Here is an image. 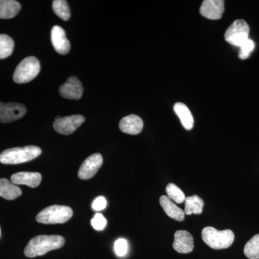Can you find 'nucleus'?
<instances>
[{"instance_id":"obj_4","label":"nucleus","mask_w":259,"mask_h":259,"mask_svg":"<svg viewBox=\"0 0 259 259\" xmlns=\"http://www.w3.org/2000/svg\"><path fill=\"white\" fill-rule=\"evenodd\" d=\"M73 215L71 207L64 205H51L37 214V222L42 224H63Z\"/></svg>"},{"instance_id":"obj_20","label":"nucleus","mask_w":259,"mask_h":259,"mask_svg":"<svg viewBox=\"0 0 259 259\" xmlns=\"http://www.w3.org/2000/svg\"><path fill=\"white\" fill-rule=\"evenodd\" d=\"M204 202L197 195L186 197L185 213L187 215L192 214H199L202 212Z\"/></svg>"},{"instance_id":"obj_22","label":"nucleus","mask_w":259,"mask_h":259,"mask_svg":"<svg viewBox=\"0 0 259 259\" xmlns=\"http://www.w3.org/2000/svg\"><path fill=\"white\" fill-rule=\"evenodd\" d=\"M53 10L54 13L62 20L67 21L71 17L69 6L68 3L65 0H55L53 2Z\"/></svg>"},{"instance_id":"obj_12","label":"nucleus","mask_w":259,"mask_h":259,"mask_svg":"<svg viewBox=\"0 0 259 259\" xmlns=\"http://www.w3.org/2000/svg\"><path fill=\"white\" fill-rule=\"evenodd\" d=\"M27 109L25 105L16 102H9L5 104L3 115L0 122L2 123H8L22 118L26 113Z\"/></svg>"},{"instance_id":"obj_15","label":"nucleus","mask_w":259,"mask_h":259,"mask_svg":"<svg viewBox=\"0 0 259 259\" xmlns=\"http://www.w3.org/2000/svg\"><path fill=\"white\" fill-rule=\"evenodd\" d=\"M119 127L122 132L129 135H138L142 131L144 122L136 115H130L120 120Z\"/></svg>"},{"instance_id":"obj_19","label":"nucleus","mask_w":259,"mask_h":259,"mask_svg":"<svg viewBox=\"0 0 259 259\" xmlns=\"http://www.w3.org/2000/svg\"><path fill=\"white\" fill-rule=\"evenodd\" d=\"M21 10V5L15 0H0V18H15Z\"/></svg>"},{"instance_id":"obj_9","label":"nucleus","mask_w":259,"mask_h":259,"mask_svg":"<svg viewBox=\"0 0 259 259\" xmlns=\"http://www.w3.org/2000/svg\"><path fill=\"white\" fill-rule=\"evenodd\" d=\"M82 83L76 76H71L59 88V93L64 98L69 100H79L82 97Z\"/></svg>"},{"instance_id":"obj_29","label":"nucleus","mask_w":259,"mask_h":259,"mask_svg":"<svg viewBox=\"0 0 259 259\" xmlns=\"http://www.w3.org/2000/svg\"><path fill=\"white\" fill-rule=\"evenodd\" d=\"M5 104L4 102H0V119H1L2 115H3V110H4Z\"/></svg>"},{"instance_id":"obj_1","label":"nucleus","mask_w":259,"mask_h":259,"mask_svg":"<svg viewBox=\"0 0 259 259\" xmlns=\"http://www.w3.org/2000/svg\"><path fill=\"white\" fill-rule=\"evenodd\" d=\"M64 237L59 235H42L32 238L25 247L24 253L28 258L45 255L51 250L59 249L64 246Z\"/></svg>"},{"instance_id":"obj_23","label":"nucleus","mask_w":259,"mask_h":259,"mask_svg":"<svg viewBox=\"0 0 259 259\" xmlns=\"http://www.w3.org/2000/svg\"><path fill=\"white\" fill-rule=\"evenodd\" d=\"M245 256L249 259H259V234L247 242L244 247Z\"/></svg>"},{"instance_id":"obj_14","label":"nucleus","mask_w":259,"mask_h":259,"mask_svg":"<svg viewBox=\"0 0 259 259\" xmlns=\"http://www.w3.org/2000/svg\"><path fill=\"white\" fill-rule=\"evenodd\" d=\"M42 176L37 172H19L12 175L11 182L16 185H27L35 188L40 185Z\"/></svg>"},{"instance_id":"obj_3","label":"nucleus","mask_w":259,"mask_h":259,"mask_svg":"<svg viewBox=\"0 0 259 259\" xmlns=\"http://www.w3.org/2000/svg\"><path fill=\"white\" fill-rule=\"evenodd\" d=\"M202 240L209 247L215 250L229 248L233 241L235 236L231 230L218 231L213 227H206L202 231Z\"/></svg>"},{"instance_id":"obj_5","label":"nucleus","mask_w":259,"mask_h":259,"mask_svg":"<svg viewBox=\"0 0 259 259\" xmlns=\"http://www.w3.org/2000/svg\"><path fill=\"white\" fill-rule=\"evenodd\" d=\"M40 71V64L38 59L34 56H29L17 66L13 75V80L17 83H28L35 79Z\"/></svg>"},{"instance_id":"obj_18","label":"nucleus","mask_w":259,"mask_h":259,"mask_svg":"<svg viewBox=\"0 0 259 259\" xmlns=\"http://www.w3.org/2000/svg\"><path fill=\"white\" fill-rule=\"evenodd\" d=\"M174 110L180 119L183 127L187 131L192 130L194 126V117L187 105L177 102L174 106Z\"/></svg>"},{"instance_id":"obj_8","label":"nucleus","mask_w":259,"mask_h":259,"mask_svg":"<svg viewBox=\"0 0 259 259\" xmlns=\"http://www.w3.org/2000/svg\"><path fill=\"white\" fill-rule=\"evenodd\" d=\"M103 163V158L100 153H94L84 160L80 166L78 177L83 180L93 178L97 173Z\"/></svg>"},{"instance_id":"obj_30","label":"nucleus","mask_w":259,"mask_h":259,"mask_svg":"<svg viewBox=\"0 0 259 259\" xmlns=\"http://www.w3.org/2000/svg\"><path fill=\"white\" fill-rule=\"evenodd\" d=\"M0 236H1V228H0Z\"/></svg>"},{"instance_id":"obj_7","label":"nucleus","mask_w":259,"mask_h":259,"mask_svg":"<svg viewBox=\"0 0 259 259\" xmlns=\"http://www.w3.org/2000/svg\"><path fill=\"white\" fill-rule=\"evenodd\" d=\"M84 122L85 117L83 116L74 115L55 120L53 125L58 134L69 136L72 134Z\"/></svg>"},{"instance_id":"obj_17","label":"nucleus","mask_w":259,"mask_h":259,"mask_svg":"<svg viewBox=\"0 0 259 259\" xmlns=\"http://www.w3.org/2000/svg\"><path fill=\"white\" fill-rule=\"evenodd\" d=\"M22 195V191L18 185L7 179H0V197L8 200H13Z\"/></svg>"},{"instance_id":"obj_26","label":"nucleus","mask_w":259,"mask_h":259,"mask_svg":"<svg viewBox=\"0 0 259 259\" xmlns=\"http://www.w3.org/2000/svg\"><path fill=\"white\" fill-rule=\"evenodd\" d=\"M114 250L115 254L119 257H123L127 254L128 250V244L127 241L124 238H120L115 242L114 244Z\"/></svg>"},{"instance_id":"obj_10","label":"nucleus","mask_w":259,"mask_h":259,"mask_svg":"<svg viewBox=\"0 0 259 259\" xmlns=\"http://www.w3.org/2000/svg\"><path fill=\"white\" fill-rule=\"evenodd\" d=\"M51 42L56 52L61 55H66L70 51L71 45L66 37V32L59 25L53 27L51 32Z\"/></svg>"},{"instance_id":"obj_13","label":"nucleus","mask_w":259,"mask_h":259,"mask_svg":"<svg viewBox=\"0 0 259 259\" xmlns=\"http://www.w3.org/2000/svg\"><path fill=\"white\" fill-rule=\"evenodd\" d=\"M174 249L180 253H191L194 249V238L187 231H178L175 234Z\"/></svg>"},{"instance_id":"obj_2","label":"nucleus","mask_w":259,"mask_h":259,"mask_svg":"<svg viewBox=\"0 0 259 259\" xmlns=\"http://www.w3.org/2000/svg\"><path fill=\"white\" fill-rule=\"evenodd\" d=\"M41 152V149L35 146L9 148L0 153V163L12 165L26 163L35 159Z\"/></svg>"},{"instance_id":"obj_25","label":"nucleus","mask_w":259,"mask_h":259,"mask_svg":"<svg viewBox=\"0 0 259 259\" xmlns=\"http://www.w3.org/2000/svg\"><path fill=\"white\" fill-rule=\"evenodd\" d=\"M240 48L239 58L242 60H245L249 57L252 51L254 50L255 42L251 39L248 38Z\"/></svg>"},{"instance_id":"obj_28","label":"nucleus","mask_w":259,"mask_h":259,"mask_svg":"<svg viewBox=\"0 0 259 259\" xmlns=\"http://www.w3.org/2000/svg\"><path fill=\"white\" fill-rule=\"evenodd\" d=\"M107 206V200L105 197L100 196V197H97L94 200L92 207L95 211H101L105 209Z\"/></svg>"},{"instance_id":"obj_11","label":"nucleus","mask_w":259,"mask_h":259,"mask_svg":"<svg viewBox=\"0 0 259 259\" xmlns=\"http://www.w3.org/2000/svg\"><path fill=\"white\" fill-rule=\"evenodd\" d=\"M225 3L223 0H204L201 5L200 14L209 20H219L224 13Z\"/></svg>"},{"instance_id":"obj_24","label":"nucleus","mask_w":259,"mask_h":259,"mask_svg":"<svg viewBox=\"0 0 259 259\" xmlns=\"http://www.w3.org/2000/svg\"><path fill=\"white\" fill-rule=\"evenodd\" d=\"M166 192L167 197L176 203L182 204L185 202V193L175 184H168L166 188Z\"/></svg>"},{"instance_id":"obj_16","label":"nucleus","mask_w":259,"mask_h":259,"mask_svg":"<svg viewBox=\"0 0 259 259\" xmlns=\"http://www.w3.org/2000/svg\"><path fill=\"white\" fill-rule=\"evenodd\" d=\"M159 201L162 208L163 209L168 217L175 220V221H180V222H182L185 220V211L182 210L178 206L174 203L173 201H171L167 196H161Z\"/></svg>"},{"instance_id":"obj_27","label":"nucleus","mask_w":259,"mask_h":259,"mask_svg":"<svg viewBox=\"0 0 259 259\" xmlns=\"http://www.w3.org/2000/svg\"><path fill=\"white\" fill-rule=\"evenodd\" d=\"M91 225L94 229L99 231H103L107 226V220L101 213H96L91 220Z\"/></svg>"},{"instance_id":"obj_6","label":"nucleus","mask_w":259,"mask_h":259,"mask_svg":"<svg viewBox=\"0 0 259 259\" xmlns=\"http://www.w3.org/2000/svg\"><path fill=\"white\" fill-rule=\"evenodd\" d=\"M249 25L245 20H235L227 29L225 39L228 44L241 47L249 38Z\"/></svg>"},{"instance_id":"obj_21","label":"nucleus","mask_w":259,"mask_h":259,"mask_svg":"<svg viewBox=\"0 0 259 259\" xmlns=\"http://www.w3.org/2000/svg\"><path fill=\"white\" fill-rule=\"evenodd\" d=\"M15 42L11 37L0 34V59H6L13 54Z\"/></svg>"}]
</instances>
